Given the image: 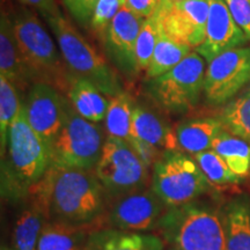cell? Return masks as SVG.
Segmentation results:
<instances>
[{"label": "cell", "instance_id": "6da1fadb", "mask_svg": "<svg viewBox=\"0 0 250 250\" xmlns=\"http://www.w3.org/2000/svg\"><path fill=\"white\" fill-rule=\"evenodd\" d=\"M46 176L41 193L57 223L81 227L101 213L104 189L88 170L51 165Z\"/></svg>", "mask_w": 250, "mask_h": 250}, {"label": "cell", "instance_id": "7a4b0ae2", "mask_svg": "<svg viewBox=\"0 0 250 250\" xmlns=\"http://www.w3.org/2000/svg\"><path fill=\"white\" fill-rule=\"evenodd\" d=\"M11 18L31 85L36 83H49L59 90L67 92L71 73L54 40L37 17V12L21 6Z\"/></svg>", "mask_w": 250, "mask_h": 250}, {"label": "cell", "instance_id": "3957f363", "mask_svg": "<svg viewBox=\"0 0 250 250\" xmlns=\"http://www.w3.org/2000/svg\"><path fill=\"white\" fill-rule=\"evenodd\" d=\"M5 164L2 162V190L22 195L44 179L51 166V152L31 127L23 104L9 127Z\"/></svg>", "mask_w": 250, "mask_h": 250}, {"label": "cell", "instance_id": "277c9868", "mask_svg": "<svg viewBox=\"0 0 250 250\" xmlns=\"http://www.w3.org/2000/svg\"><path fill=\"white\" fill-rule=\"evenodd\" d=\"M44 20L54 33L59 51L72 76L89 80L109 98L124 92L122 81L114 68L61 11Z\"/></svg>", "mask_w": 250, "mask_h": 250}, {"label": "cell", "instance_id": "5b68a950", "mask_svg": "<svg viewBox=\"0 0 250 250\" xmlns=\"http://www.w3.org/2000/svg\"><path fill=\"white\" fill-rule=\"evenodd\" d=\"M158 228L179 250H226L223 215L205 203L167 208Z\"/></svg>", "mask_w": 250, "mask_h": 250}, {"label": "cell", "instance_id": "8992f818", "mask_svg": "<svg viewBox=\"0 0 250 250\" xmlns=\"http://www.w3.org/2000/svg\"><path fill=\"white\" fill-rule=\"evenodd\" d=\"M210 184L195 159L181 152H166L153 166L152 190L167 208L195 202Z\"/></svg>", "mask_w": 250, "mask_h": 250}, {"label": "cell", "instance_id": "52a82bcc", "mask_svg": "<svg viewBox=\"0 0 250 250\" xmlns=\"http://www.w3.org/2000/svg\"><path fill=\"white\" fill-rule=\"evenodd\" d=\"M205 59L191 51L176 66L160 77L148 79L147 94L166 110L182 114L198 103L204 92Z\"/></svg>", "mask_w": 250, "mask_h": 250}, {"label": "cell", "instance_id": "ba28073f", "mask_svg": "<svg viewBox=\"0 0 250 250\" xmlns=\"http://www.w3.org/2000/svg\"><path fill=\"white\" fill-rule=\"evenodd\" d=\"M103 136L96 123L80 116L68 104L66 120L51 148V165L58 168L90 170L101 156Z\"/></svg>", "mask_w": 250, "mask_h": 250}, {"label": "cell", "instance_id": "9c48e42d", "mask_svg": "<svg viewBox=\"0 0 250 250\" xmlns=\"http://www.w3.org/2000/svg\"><path fill=\"white\" fill-rule=\"evenodd\" d=\"M95 174L105 192L127 195L143 189L148 177V168L124 140L108 137Z\"/></svg>", "mask_w": 250, "mask_h": 250}, {"label": "cell", "instance_id": "30bf717a", "mask_svg": "<svg viewBox=\"0 0 250 250\" xmlns=\"http://www.w3.org/2000/svg\"><path fill=\"white\" fill-rule=\"evenodd\" d=\"M249 83L250 45L227 50L208 62L204 80L206 102L224 104Z\"/></svg>", "mask_w": 250, "mask_h": 250}, {"label": "cell", "instance_id": "8fae6325", "mask_svg": "<svg viewBox=\"0 0 250 250\" xmlns=\"http://www.w3.org/2000/svg\"><path fill=\"white\" fill-rule=\"evenodd\" d=\"M208 11V0H168L159 5L155 17L169 39L197 49L205 40Z\"/></svg>", "mask_w": 250, "mask_h": 250}, {"label": "cell", "instance_id": "7c38bea8", "mask_svg": "<svg viewBox=\"0 0 250 250\" xmlns=\"http://www.w3.org/2000/svg\"><path fill=\"white\" fill-rule=\"evenodd\" d=\"M22 104L31 127L44 140L51 152L52 145L65 124L70 101L56 87L36 83L30 85Z\"/></svg>", "mask_w": 250, "mask_h": 250}, {"label": "cell", "instance_id": "4fadbf2b", "mask_svg": "<svg viewBox=\"0 0 250 250\" xmlns=\"http://www.w3.org/2000/svg\"><path fill=\"white\" fill-rule=\"evenodd\" d=\"M144 21L145 18L124 6L101 35L109 61L127 78H134L140 72L137 65L136 46Z\"/></svg>", "mask_w": 250, "mask_h": 250}, {"label": "cell", "instance_id": "5bb4252c", "mask_svg": "<svg viewBox=\"0 0 250 250\" xmlns=\"http://www.w3.org/2000/svg\"><path fill=\"white\" fill-rule=\"evenodd\" d=\"M166 208L152 189H142L122 197L112 208L109 220L117 229L144 233L159 227Z\"/></svg>", "mask_w": 250, "mask_h": 250}, {"label": "cell", "instance_id": "9a60e30c", "mask_svg": "<svg viewBox=\"0 0 250 250\" xmlns=\"http://www.w3.org/2000/svg\"><path fill=\"white\" fill-rule=\"evenodd\" d=\"M208 5L205 40L196 49L208 62L227 50L243 46L249 41L234 21L225 0H208Z\"/></svg>", "mask_w": 250, "mask_h": 250}, {"label": "cell", "instance_id": "2e32d148", "mask_svg": "<svg viewBox=\"0 0 250 250\" xmlns=\"http://www.w3.org/2000/svg\"><path fill=\"white\" fill-rule=\"evenodd\" d=\"M131 134L151 144L162 152H175L179 147L176 133L154 110L144 104H134Z\"/></svg>", "mask_w": 250, "mask_h": 250}, {"label": "cell", "instance_id": "e0dca14e", "mask_svg": "<svg viewBox=\"0 0 250 250\" xmlns=\"http://www.w3.org/2000/svg\"><path fill=\"white\" fill-rule=\"evenodd\" d=\"M165 243L158 235L134 233L117 228H105L87 235L83 250H164Z\"/></svg>", "mask_w": 250, "mask_h": 250}, {"label": "cell", "instance_id": "ac0fdd59", "mask_svg": "<svg viewBox=\"0 0 250 250\" xmlns=\"http://www.w3.org/2000/svg\"><path fill=\"white\" fill-rule=\"evenodd\" d=\"M0 76L7 78L18 88L31 85L15 39L12 18L5 11H1L0 19Z\"/></svg>", "mask_w": 250, "mask_h": 250}, {"label": "cell", "instance_id": "d6986e66", "mask_svg": "<svg viewBox=\"0 0 250 250\" xmlns=\"http://www.w3.org/2000/svg\"><path fill=\"white\" fill-rule=\"evenodd\" d=\"M225 130L220 118H192L179 124L175 130L179 147L189 154L212 149V144L218 134Z\"/></svg>", "mask_w": 250, "mask_h": 250}, {"label": "cell", "instance_id": "ffe728a7", "mask_svg": "<svg viewBox=\"0 0 250 250\" xmlns=\"http://www.w3.org/2000/svg\"><path fill=\"white\" fill-rule=\"evenodd\" d=\"M67 94L72 107L80 116L93 123H100L104 120L109 101L104 96L105 94L89 80L71 74Z\"/></svg>", "mask_w": 250, "mask_h": 250}, {"label": "cell", "instance_id": "44dd1931", "mask_svg": "<svg viewBox=\"0 0 250 250\" xmlns=\"http://www.w3.org/2000/svg\"><path fill=\"white\" fill-rule=\"evenodd\" d=\"M226 250H250V204L246 197L228 203L224 214Z\"/></svg>", "mask_w": 250, "mask_h": 250}, {"label": "cell", "instance_id": "7402d4cb", "mask_svg": "<svg viewBox=\"0 0 250 250\" xmlns=\"http://www.w3.org/2000/svg\"><path fill=\"white\" fill-rule=\"evenodd\" d=\"M44 226L42 210L37 208H26L15 220L11 240L2 250H37Z\"/></svg>", "mask_w": 250, "mask_h": 250}, {"label": "cell", "instance_id": "603a6c76", "mask_svg": "<svg viewBox=\"0 0 250 250\" xmlns=\"http://www.w3.org/2000/svg\"><path fill=\"white\" fill-rule=\"evenodd\" d=\"M212 149L240 179L250 175V145L246 140L224 130L212 144Z\"/></svg>", "mask_w": 250, "mask_h": 250}, {"label": "cell", "instance_id": "cb8c5ba5", "mask_svg": "<svg viewBox=\"0 0 250 250\" xmlns=\"http://www.w3.org/2000/svg\"><path fill=\"white\" fill-rule=\"evenodd\" d=\"M86 239L81 227L56 221L43 228L37 250H83Z\"/></svg>", "mask_w": 250, "mask_h": 250}, {"label": "cell", "instance_id": "d4e9b609", "mask_svg": "<svg viewBox=\"0 0 250 250\" xmlns=\"http://www.w3.org/2000/svg\"><path fill=\"white\" fill-rule=\"evenodd\" d=\"M190 52V46L169 39L164 31L160 30V36L156 43L151 64L146 70V77L147 79H153L167 73L182 62Z\"/></svg>", "mask_w": 250, "mask_h": 250}, {"label": "cell", "instance_id": "484cf974", "mask_svg": "<svg viewBox=\"0 0 250 250\" xmlns=\"http://www.w3.org/2000/svg\"><path fill=\"white\" fill-rule=\"evenodd\" d=\"M133 108V100L126 92L110 98L104 117L108 137H114L127 143L131 136Z\"/></svg>", "mask_w": 250, "mask_h": 250}, {"label": "cell", "instance_id": "4316f807", "mask_svg": "<svg viewBox=\"0 0 250 250\" xmlns=\"http://www.w3.org/2000/svg\"><path fill=\"white\" fill-rule=\"evenodd\" d=\"M219 118L225 130L250 145V88L228 102Z\"/></svg>", "mask_w": 250, "mask_h": 250}, {"label": "cell", "instance_id": "83f0119b", "mask_svg": "<svg viewBox=\"0 0 250 250\" xmlns=\"http://www.w3.org/2000/svg\"><path fill=\"white\" fill-rule=\"evenodd\" d=\"M22 101L19 95L18 87L7 78L0 76V143L1 155L7 147L9 127L20 110Z\"/></svg>", "mask_w": 250, "mask_h": 250}, {"label": "cell", "instance_id": "f1b7e54d", "mask_svg": "<svg viewBox=\"0 0 250 250\" xmlns=\"http://www.w3.org/2000/svg\"><path fill=\"white\" fill-rule=\"evenodd\" d=\"M193 159L201 167L208 182L213 186L225 187L241 182L242 179H240L236 174H234L229 169L226 162L213 149L198 153V154L193 155Z\"/></svg>", "mask_w": 250, "mask_h": 250}, {"label": "cell", "instance_id": "f546056e", "mask_svg": "<svg viewBox=\"0 0 250 250\" xmlns=\"http://www.w3.org/2000/svg\"><path fill=\"white\" fill-rule=\"evenodd\" d=\"M160 23L155 14L145 19L140 28L138 40H137L136 56L139 71H146L151 64L153 54L160 36Z\"/></svg>", "mask_w": 250, "mask_h": 250}, {"label": "cell", "instance_id": "4dcf8cb0", "mask_svg": "<svg viewBox=\"0 0 250 250\" xmlns=\"http://www.w3.org/2000/svg\"><path fill=\"white\" fill-rule=\"evenodd\" d=\"M125 4H126V0H99L89 27L95 33L102 35L112 19L116 17V14L124 7Z\"/></svg>", "mask_w": 250, "mask_h": 250}, {"label": "cell", "instance_id": "1f68e13d", "mask_svg": "<svg viewBox=\"0 0 250 250\" xmlns=\"http://www.w3.org/2000/svg\"><path fill=\"white\" fill-rule=\"evenodd\" d=\"M99 0H62L72 18L81 26H89Z\"/></svg>", "mask_w": 250, "mask_h": 250}, {"label": "cell", "instance_id": "d6a6232c", "mask_svg": "<svg viewBox=\"0 0 250 250\" xmlns=\"http://www.w3.org/2000/svg\"><path fill=\"white\" fill-rule=\"evenodd\" d=\"M237 26L250 41V0H225Z\"/></svg>", "mask_w": 250, "mask_h": 250}, {"label": "cell", "instance_id": "836d02e7", "mask_svg": "<svg viewBox=\"0 0 250 250\" xmlns=\"http://www.w3.org/2000/svg\"><path fill=\"white\" fill-rule=\"evenodd\" d=\"M127 144L132 147L133 151L140 158V160L146 165L147 168L151 167V166H154L155 162L160 160L162 155L165 154V152H162L161 149L154 147L151 144L143 142L142 139L137 138L132 134L130 136V139L127 140Z\"/></svg>", "mask_w": 250, "mask_h": 250}, {"label": "cell", "instance_id": "e575fe53", "mask_svg": "<svg viewBox=\"0 0 250 250\" xmlns=\"http://www.w3.org/2000/svg\"><path fill=\"white\" fill-rule=\"evenodd\" d=\"M160 1L159 0H126V6L133 13L147 19L151 18L158 11Z\"/></svg>", "mask_w": 250, "mask_h": 250}, {"label": "cell", "instance_id": "d590c367", "mask_svg": "<svg viewBox=\"0 0 250 250\" xmlns=\"http://www.w3.org/2000/svg\"><path fill=\"white\" fill-rule=\"evenodd\" d=\"M22 6L36 11L43 19L57 13L59 7L56 0H18Z\"/></svg>", "mask_w": 250, "mask_h": 250}, {"label": "cell", "instance_id": "8d00e7d4", "mask_svg": "<svg viewBox=\"0 0 250 250\" xmlns=\"http://www.w3.org/2000/svg\"><path fill=\"white\" fill-rule=\"evenodd\" d=\"M168 250H179L177 248H175V247H173V246H170L169 248H168Z\"/></svg>", "mask_w": 250, "mask_h": 250}, {"label": "cell", "instance_id": "74e56055", "mask_svg": "<svg viewBox=\"0 0 250 250\" xmlns=\"http://www.w3.org/2000/svg\"><path fill=\"white\" fill-rule=\"evenodd\" d=\"M159 1H160V4H161V2H165V1H168V0H159Z\"/></svg>", "mask_w": 250, "mask_h": 250}]
</instances>
